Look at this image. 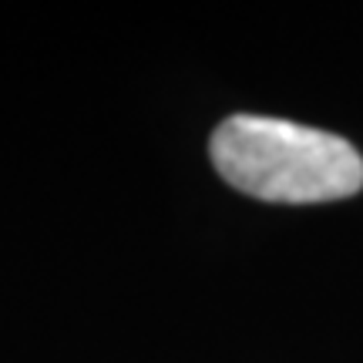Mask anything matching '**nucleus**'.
Segmentation results:
<instances>
[{
	"label": "nucleus",
	"instance_id": "nucleus-1",
	"mask_svg": "<svg viewBox=\"0 0 363 363\" xmlns=\"http://www.w3.org/2000/svg\"><path fill=\"white\" fill-rule=\"evenodd\" d=\"M212 165L259 202H337L363 189V158L347 138L266 115H233L212 131Z\"/></svg>",
	"mask_w": 363,
	"mask_h": 363
}]
</instances>
